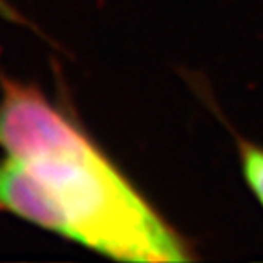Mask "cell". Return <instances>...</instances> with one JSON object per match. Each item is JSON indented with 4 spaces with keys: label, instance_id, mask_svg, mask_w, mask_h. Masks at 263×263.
<instances>
[{
    "label": "cell",
    "instance_id": "obj_2",
    "mask_svg": "<svg viewBox=\"0 0 263 263\" xmlns=\"http://www.w3.org/2000/svg\"><path fill=\"white\" fill-rule=\"evenodd\" d=\"M239 163L247 185L263 206V148L251 143L239 144Z\"/></svg>",
    "mask_w": 263,
    "mask_h": 263
},
{
    "label": "cell",
    "instance_id": "obj_1",
    "mask_svg": "<svg viewBox=\"0 0 263 263\" xmlns=\"http://www.w3.org/2000/svg\"><path fill=\"white\" fill-rule=\"evenodd\" d=\"M0 212L119 261L176 263L190 247L86 132L31 84L0 77Z\"/></svg>",
    "mask_w": 263,
    "mask_h": 263
}]
</instances>
